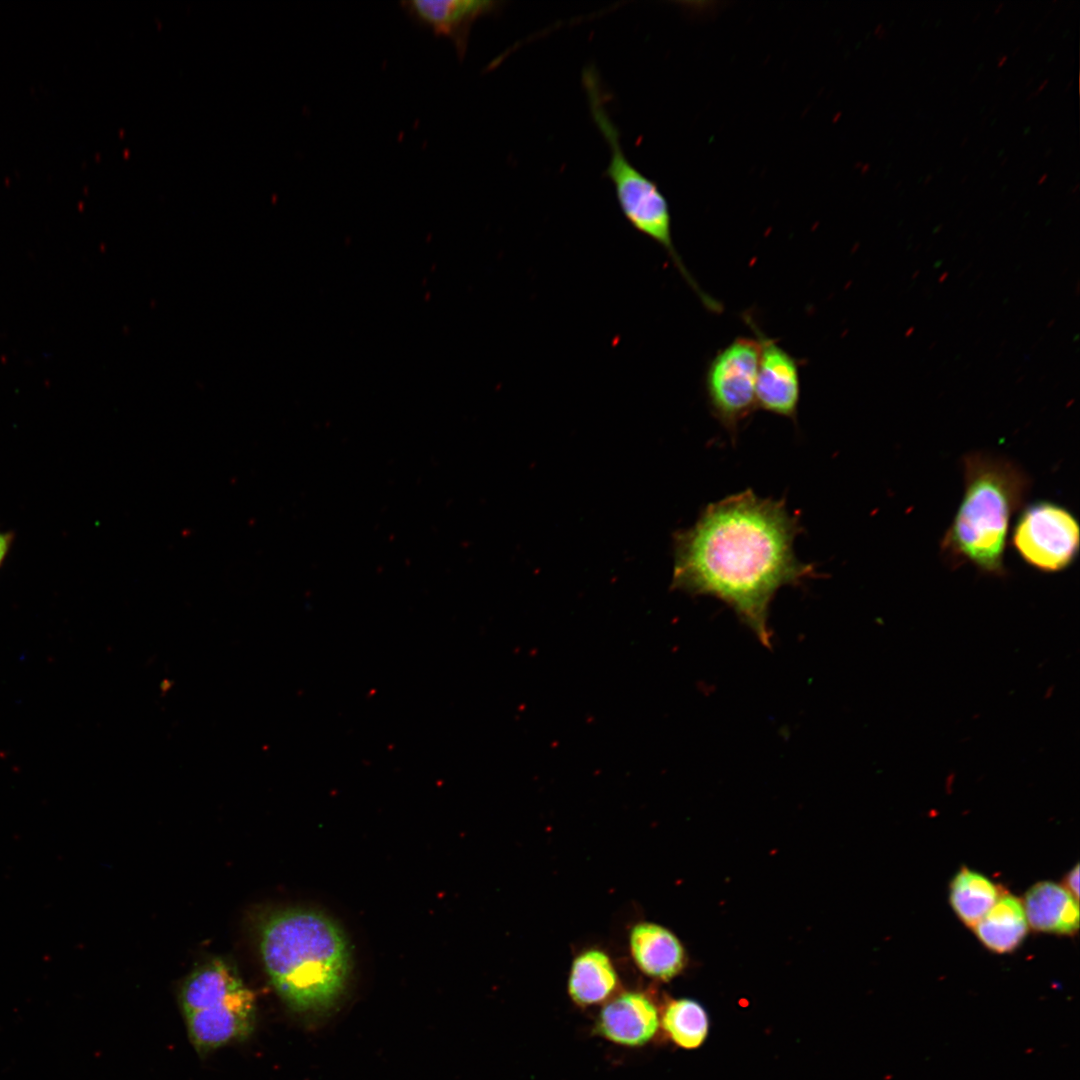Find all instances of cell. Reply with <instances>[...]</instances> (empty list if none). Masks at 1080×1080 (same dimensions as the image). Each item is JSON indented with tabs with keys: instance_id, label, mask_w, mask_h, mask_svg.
<instances>
[{
	"instance_id": "cell-1",
	"label": "cell",
	"mask_w": 1080,
	"mask_h": 1080,
	"mask_svg": "<svg viewBox=\"0 0 1080 1080\" xmlns=\"http://www.w3.org/2000/svg\"><path fill=\"white\" fill-rule=\"evenodd\" d=\"M802 529L785 499L752 489L710 503L692 526L673 534L671 588L724 602L767 646L778 590L817 575L793 548Z\"/></svg>"
},
{
	"instance_id": "cell-2",
	"label": "cell",
	"mask_w": 1080,
	"mask_h": 1080,
	"mask_svg": "<svg viewBox=\"0 0 1080 1080\" xmlns=\"http://www.w3.org/2000/svg\"><path fill=\"white\" fill-rule=\"evenodd\" d=\"M265 972L294 1010L330 1007L350 972V949L341 928L324 913L287 908L265 918L259 932Z\"/></svg>"
},
{
	"instance_id": "cell-3",
	"label": "cell",
	"mask_w": 1080,
	"mask_h": 1080,
	"mask_svg": "<svg viewBox=\"0 0 1080 1080\" xmlns=\"http://www.w3.org/2000/svg\"><path fill=\"white\" fill-rule=\"evenodd\" d=\"M964 493L941 552L953 566L974 565L987 575L1004 576L1009 523L1030 489V478L1005 457L975 451L963 457Z\"/></svg>"
},
{
	"instance_id": "cell-4",
	"label": "cell",
	"mask_w": 1080,
	"mask_h": 1080,
	"mask_svg": "<svg viewBox=\"0 0 1080 1080\" xmlns=\"http://www.w3.org/2000/svg\"><path fill=\"white\" fill-rule=\"evenodd\" d=\"M583 84L593 121L609 146L610 160L604 174L614 187L623 216L636 231L667 252L683 279L696 295H700L702 288L686 268L674 245L668 201L657 183L626 157L619 131L607 113L600 81L593 67L584 70Z\"/></svg>"
},
{
	"instance_id": "cell-5",
	"label": "cell",
	"mask_w": 1080,
	"mask_h": 1080,
	"mask_svg": "<svg viewBox=\"0 0 1080 1080\" xmlns=\"http://www.w3.org/2000/svg\"><path fill=\"white\" fill-rule=\"evenodd\" d=\"M759 353L756 338L737 337L714 355L705 373V391L712 415L732 439L757 409Z\"/></svg>"
},
{
	"instance_id": "cell-6",
	"label": "cell",
	"mask_w": 1080,
	"mask_h": 1080,
	"mask_svg": "<svg viewBox=\"0 0 1080 1080\" xmlns=\"http://www.w3.org/2000/svg\"><path fill=\"white\" fill-rule=\"evenodd\" d=\"M1012 544L1030 566L1059 572L1071 566L1079 553V523L1063 506L1038 501L1026 506L1018 516Z\"/></svg>"
},
{
	"instance_id": "cell-7",
	"label": "cell",
	"mask_w": 1080,
	"mask_h": 1080,
	"mask_svg": "<svg viewBox=\"0 0 1080 1080\" xmlns=\"http://www.w3.org/2000/svg\"><path fill=\"white\" fill-rule=\"evenodd\" d=\"M189 1039L195 1050L207 1054L246 1039L256 1021L254 993L244 984L209 996L202 1007L184 1014Z\"/></svg>"
},
{
	"instance_id": "cell-8",
	"label": "cell",
	"mask_w": 1080,
	"mask_h": 1080,
	"mask_svg": "<svg viewBox=\"0 0 1080 1080\" xmlns=\"http://www.w3.org/2000/svg\"><path fill=\"white\" fill-rule=\"evenodd\" d=\"M753 330L760 353L756 378L757 409L796 420L801 394L800 365L777 340L767 336L745 315Z\"/></svg>"
},
{
	"instance_id": "cell-9",
	"label": "cell",
	"mask_w": 1080,
	"mask_h": 1080,
	"mask_svg": "<svg viewBox=\"0 0 1080 1080\" xmlns=\"http://www.w3.org/2000/svg\"><path fill=\"white\" fill-rule=\"evenodd\" d=\"M499 4L486 0H413L400 3L416 24L450 39L459 58L465 55L473 24L495 12Z\"/></svg>"
},
{
	"instance_id": "cell-10",
	"label": "cell",
	"mask_w": 1080,
	"mask_h": 1080,
	"mask_svg": "<svg viewBox=\"0 0 1080 1080\" xmlns=\"http://www.w3.org/2000/svg\"><path fill=\"white\" fill-rule=\"evenodd\" d=\"M659 1026L656 1006L644 994L626 992L602 1008L596 1028L604 1038L629 1047L642 1046Z\"/></svg>"
},
{
	"instance_id": "cell-11",
	"label": "cell",
	"mask_w": 1080,
	"mask_h": 1080,
	"mask_svg": "<svg viewBox=\"0 0 1080 1080\" xmlns=\"http://www.w3.org/2000/svg\"><path fill=\"white\" fill-rule=\"evenodd\" d=\"M1022 904L1028 926L1037 932L1072 936L1078 931V900L1062 884L1037 882L1027 890Z\"/></svg>"
},
{
	"instance_id": "cell-12",
	"label": "cell",
	"mask_w": 1080,
	"mask_h": 1080,
	"mask_svg": "<svg viewBox=\"0 0 1080 1080\" xmlns=\"http://www.w3.org/2000/svg\"><path fill=\"white\" fill-rule=\"evenodd\" d=\"M632 958L647 976L668 981L684 967L685 951L667 928L650 922L636 924L629 936Z\"/></svg>"
},
{
	"instance_id": "cell-13",
	"label": "cell",
	"mask_w": 1080,
	"mask_h": 1080,
	"mask_svg": "<svg viewBox=\"0 0 1080 1080\" xmlns=\"http://www.w3.org/2000/svg\"><path fill=\"white\" fill-rule=\"evenodd\" d=\"M1028 927L1022 901L1003 892L973 930L984 947L1002 954L1014 951L1022 943Z\"/></svg>"
},
{
	"instance_id": "cell-14",
	"label": "cell",
	"mask_w": 1080,
	"mask_h": 1080,
	"mask_svg": "<svg viewBox=\"0 0 1080 1080\" xmlns=\"http://www.w3.org/2000/svg\"><path fill=\"white\" fill-rule=\"evenodd\" d=\"M618 978L609 956L597 949L580 953L572 962L568 992L580 1006L598 1004L615 990Z\"/></svg>"
},
{
	"instance_id": "cell-15",
	"label": "cell",
	"mask_w": 1080,
	"mask_h": 1080,
	"mask_svg": "<svg viewBox=\"0 0 1080 1080\" xmlns=\"http://www.w3.org/2000/svg\"><path fill=\"white\" fill-rule=\"evenodd\" d=\"M1002 893L988 877L963 866L950 882L949 902L959 920L973 929Z\"/></svg>"
},
{
	"instance_id": "cell-16",
	"label": "cell",
	"mask_w": 1080,
	"mask_h": 1080,
	"mask_svg": "<svg viewBox=\"0 0 1080 1080\" xmlns=\"http://www.w3.org/2000/svg\"><path fill=\"white\" fill-rule=\"evenodd\" d=\"M704 1008L691 999L670 1001L662 1016V1026L674 1043L684 1049L698 1048L708 1033Z\"/></svg>"
},
{
	"instance_id": "cell-17",
	"label": "cell",
	"mask_w": 1080,
	"mask_h": 1080,
	"mask_svg": "<svg viewBox=\"0 0 1080 1080\" xmlns=\"http://www.w3.org/2000/svg\"><path fill=\"white\" fill-rule=\"evenodd\" d=\"M1062 885L1070 892V894L1076 900H1079V865L1078 864H1076L1075 867L1073 869H1071L1066 874V876L1064 877V882H1063Z\"/></svg>"
},
{
	"instance_id": "cell-18",
	"label": "cell",
	"mask_w": 1080,
	"mask_h": 1080,
	"mask_svg": "<svg viewBox=\"0 0 1080 1080\" xmlns=\"http://www.w3.org/2000/svg\"><path fill=\"white\" fill-rule=\"evenodd\" d=\"M13 540V535L8 532H0V566L4 561Z\"/></svg>"
},
{
	"instance_id": "cell-19",
	"label": "cell",
	"mask_w": 1080,
	"mask_h": 1080,
	"mask_svg": "<svg viewBox=\"0 0 1080 1080\" xmlns=\"http://www.w3.org/2000/svg\"><path fill=\"white\" fill-rule=\"evenodd\" d=\"M1048 82H1049V78H1045V79H1044V80L1042 81V83H1041V84H1040V85H1039V86L1037 87V89H1036V90H1034V91H1032L1031 93H1029V95L1027 96V98H1026V99L1028 100V99H1030V98H1031L1032 96H1034V95H1036V94H1037L1038 92H1040V91H1041V90H1042V89L1044 88V86H1045V85H1046V84H1047Z\"/></svg>"
},
{
	"instance_id": "cell-20",
	"label": "cell",
	"mask_w": 1080,
	"mask_h": 1080,
	"mask_svg": "<svg viewBox=\"0 0 1080 1080\" xmlns=\"http://www.w3.org/2000/svg\"><path fill=\"white\" fill-rule=\"evenodd\" d=\"M997 60H998V66H1001L1007 60V55L1006 54H1000V55L997 56Z\"/></svg>"
},
{
	"instance_id": "cell-21",
	"label": "cell",
	"mask_w": 1080,
	"mask_h": 1080,
	"mask_svg": "<svg viewBox=\"0 0 1080 1080\" xmlns=\"http://www.w3.org/2000/svg\"><path fill=\"white\" fill-rule=\"evenodd\" d=\"M914 330H915V327H914V326H911V327H909V328H908V329H907V330L905 331V333H904V336H905L906 338L910 337V336H911V335L913 334Z\"/></svg>"
},
{
	"instance_id": "cell-22",
	"label": "cell",
	"mask_w": 1080,
	"mask_h": 1080,
	"mask_svg": "<svg viewBox=\"0 0 1080 1080\" xmlns=\"http://www.w3.org/2000/svg\"><path fill=\"white\" fill-rule=\"evenodd\" d=\"M948 277V272H944L938 279L939 283H943Z\"/></svg>"
},
{
	"instance_id": "cell-23",
	"label": "cell",
	"mask_w": 1080,
	"mask_h": 1080,
	"mask_svg": "<svg viewBox=\"0 0 1080 1080\" xmlns=\"http://www.w3.org/2000/svg\"><path fill=\"white\" fill-rule=\"evenodd\" d=\"M1004 5L1003 1H1000L994 8V13H997Z\"/></svg>"
},
{
	"instance_id": "cell-24",
	"label": "cell",
	"mask_w": 1080,
	"mask_h": 1080,
	"mask_svg": "<svg viewBox=\"0 0 1080 1080\" xmlns=\"http://www.w3.org/2000/svg\"><path fill=\"white\" fill-rule=\"evenodd\" d=\"M1047 176H1048V173H1044V174H1042V175H1041V176H1040V177L1038 178V180H1037V183H1038V184L1042 183V182H1043V181H1044V180H1045V179L1047 178Z\"/></svg>"
},
{
	"instance_id": "cell-25",
	"label": "cell",
	"mask_w": 1080,
	"mask_h": 1080,
	"mask_svg": "<svg viewBox=\"0 0 1080 1080\" xmlns=\"http://www.w3.org/2000/svg\"><path fill=\"white\" fill-rule=\"evenodd\" d=\"M931 179H932V174H929V175H927V176L925 177V179L923 180V183H924V184H927V182H929V181H930Z\"/></svg>"
},
{
	"instance_id": "cell-26",
	"label": "cell",
	"mask_w": 1080,
	"mask_h": 1080,
	"mask_svg": "<svg viewBox=\"0 0 1080 1080\" xmlns=\"http://www.w3.org/2000/svg\"><path fill=\"white\" fill-rule=\"evenodd\" d=\"M968 140H969V136H965L963 138L962 142H961V146H963Z\"/></svg>"
},
{
	"instance_id": "cell-27",
	"label": "cell",
	"mask_w": 1080,
	"mask_h": 1080,
	"mask_svg": "<svg viewBox=\"0 0 1080 1080\" xmlns=\"http://www.w3.org/2000/svg\"><path fill=\"white\" fill-rule=\"evenodd\" d=\"M980 13H981V12H980V10H979V11H977V13H976V14L974 15V17H973V19H972V20H973V21H975L976 19H978V17H979V15H980Z\"/></svg>"
},
{
	"instance_id": "cell-28",
	"label": "cell",
	"mask_w": 1080,
	"mask_h": 1080,
	"mask_svg": "<svg viewBox=\"0 0 1080 1080\" xmlns=\"http://www.w3.org/2000/svg\"><path fill=\"white\" fill-rule=\"evenodd\" d=\"M919 273L920 271L916 270L915 273L912 275V279H915L919 275Z\"/></svg>"
},
{
	"instance_id": "cell-29",
	"label": "cell",
	"mask_w": 1080,
	"mask_h": 1080,
	"mask_svg": "<svg viewBox=\"0 0 1080 1080\" xmlns=\"http://www.w3.org/2000/svg\"><path fill=\"white\" fill-rule=\"evenodd\" d=\"M1054 323H1055V320H1054V319H1052V320H1051V321H1050V322H1049V323L1047 324V328H1050V327H1051V326H1052V325H1053Z\"/></svg>"
},
{
	"instance_id": "cell-30",
	"label": "cell",
	"mask_w": 1080,
	"mask_h": 1080,
	"mask_svg": "<svg viewBox=\"0 0 1080 1080\" xmlns=\"http://www.w3.org/2000/svg\"><path fill=\"white\" fill-rule=\"evenodd\" d=\"M1019 48H1020L1019 46H1016V47H1015V48L1013 49V51H1012V54H1015L1016 52H1018V51H1019Z\"/></svg>"
},
{
	"instance_id": "cell-31",
	"label": "cell",
	"mask_w": 1080,
	"mask_h": 1080,
	"mask_svg": "<svg viewBox=\"0 0 1080 1080\" xmlns=\"http://www.w3.org/2000/svg\"><path fill=\"white\" fill-rule=\"evenodd\" d=\"M1071 84H1073V80H1070V81H1069V83H1068V84L1066 85V88H1065V89H1066V90H1067V89H1069V87L1071 86Z\"/></svg>"
},
{
	"instance_id": "cell-32",
	"label": "cell",
	"mask_w": 1080,
	"mask_h": 1080,
	"mask_svg": "<svg viewBox=\"0 0 1080 1080\" xmlns=\"http://www.w3.org/2000/svg\"><path fill=\"white\" fill-rule=\"evenodd\" d=\"M1078 188H1079V183H1076L1073 190H1072V192H1075Z\"/></svg>"
},
{
	"instance_id": "cell-33",
	"label": "cell",
	"mask_w": 1080,
	"mask_h": 1080,
	"mask_svg": "<svg viewBox=\"0 0 1080 1080\" xmlns=\"http://www.w3.org/2000/svg\"><path fill=\"white\" fill-rule=\"evenodd\" d=\"M1051 151H1052V149H1051V148H1048V149L1046 150V152H1045V156L1049 155V154L1051 153Z\"/></svg>"
},
{
	"instance_id": "cell-34",
	"label": "cell",
	"mask_w": 1080,
	"mask_h": 1080,
	"mask_svg": "<svg viewBox=\"0 0 1080 1080\" xmlns=\"http://www.w3.org/2000/svg\"><path fill=\"white\" fill-rule=\"evenodd\" d=\"M1007 159H1008V156L1004 157L1003 160L1001 161V165H1003L1007 161Z\"/></svg>"
},
{
	"instance_id": "cell-35",
	"label": "cell",
	"mask_w": 1080,
	"mask_h": 1080,
	"mask_svg": "<svg viewBox=\"0 0 1080 1080\" xmlns=\"http://www.w3.org/2000/svg\"><path fill=\"white\" fill-rule=\"evenodd\" d=\"M1031 80H1033V76L1029 77L1028 81L1026 82V85H1028L1031 82Z\"/></svg>"
},
{
	"instance_id": "cell-36",
	"label": "cell",
	"mask_w": 1080,
	"mask_h": 1080,
	"mask_svg": "<svg viewBox=\"0 0 1080 1080\" xmlns=\"http://www.w3.org/2000/svg\"><path fill=\"white\" fill-rule=\"evenodd\" d=\"M901 182H902V180H899V181H898V182L896 183L895 187H898V186L900 185V183H901Z\"/></svg>"
},
{
	"instance_id": "cell-37",
	"label": "cell",
	"mask_w": 1080,
	"mask_h": 1080,
	"mask_svg": "<svg viewBox=\"0 0 1080 1080\" xmlns=\"http://www.w3.org/2000/svg\"><path fill=\"white\" fill-rule=\"evenodd\" d=\"M1078 291H1079V284H1077L1076 295H1078Z\"/></svg>"
}]
</instances>
